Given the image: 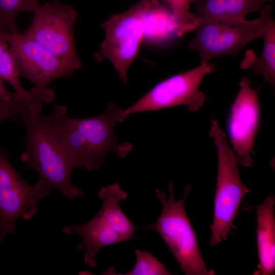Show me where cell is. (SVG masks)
<instances>
[{"instance_id":"obj_1","label":"cell","mask_w":275,"mask_h":275,"mask_svg":"<svg viewBox=\"0 0 275 275\" xmlns=\"http://www.w3.org/2000/svg\"><path fill=\"white\" fill-rule=\"evenodd\" d=\"M122 109L109 103L106 111L99 115L74 118L67 115L63 105H54L49 114L63 148L74 168L96 171L105 162L107 154L115 151L119 157L130 151L129 143L121 144L114 128L122 122Z\"/></svg>"},{"instance_id":"obj_2","label":"cell","mask_w":275,"mask_h":275,"mask_svg":"<svg viewBox=\"0 0 275 275\" xmlns=\"http://www.w3.org/2000/svg\"><path fill=\"white\" fill-rule=\"evenodd\" d=\"M43 103L29 102L20 113L25 128L24 151L20 160L25 168L38 174L37 182L50 193L57 189L67 199L81 197L83 191L73 184L71 174L74 169L58 137L49 115H42Z\"/></svg>"},{"instance_id":"obj_3","label":"cell","mask_w":275,"mask_h":275,"mask_svg":"<svg viewBox=\"0 0 275 275\" xmlns=\"http://www.w3.org/2000/svg\"><path fill=\"white\" fill-rule=\"evenodd\" d=\"M103 205L96 215L82 225L70 224L63 227L67 235L75 234L81 239L77 246L85 251L84 262L89 267L96 266V256L101 248L130 239H137L134 234L137 227L121 210L119 203L125 200L127 194L118 183L103 187L98 194Z\"/></svg>"},{"instance_id":"obj_4","label":"cell","mask_w":275,"mask_h":275,"mask_svg":"<svg viewBox=\"0 0 275 275\" xmlns=\"http://www.w3.org/2000/svg\"><path fill=\"white\" fill-rule=\"evenodd\" d=\"M190 188V185L185 187L180 201L174 198L172 182L169 183V197L163 191L156 189V197L162 206V211L156 222L144 228L154 230L160 236L185 274H215L213 269L208 270L206 267L195 232L185 210L184 203Z\"/></svg>"},{"instance_id":"obj_5","label":"cell","mask_w":275,"mask_h":275,"mask_svg":"<svg viewBox=\"0 0 275 275\" xmlns=\"http://www.w3.org/2000/svg\"><path fill=\"white\" fill-rule=\"evenodd\" d=\"M209 134L216 148L218 164L213 219L210 227L209 244L214 246L227 239L242 198L251 191L242 184L238 169V158L214 119L211 120Z\"/></svg>"},{"instance_id":"obj_6","label":"cell","mask_w":275,"mask_h":275,"mask_svg":"<svg viewBox=\"0 0 275 275\" xmlns=\"http://www.w3.org/2000/svg\"><path fill=\"white\" fill-rule=\"evenodd\" d=\"M159 4L157 0H141L101 24L105 38L93 57L98 62L109 60L124 84L128 69L138 54L147 18Z\"/></svg>"},{"instance_id":"obj_7","label":"cell","mask_w":275,"mask_h":275,"mask_svg":"<svg viewBox=\"0 0 275 275\" xmlns=\"http://www.w3.org/2000/svg\"><path fill=\"white\" fill-rule=\"evenodd\" d=\"M24 34L75 71L81 67L74 38L78 17L75 8L59 0H49L34 12Z\"/></svg>"},{"instance_id":"obj_8","label":"cell","mask_w":275,"mask_h":275,"mask_svg":"<svg viewBox=\"0 0 275 275\" xmlns=\"http://www.w3.org/2000/svg\"><path fill=\"white\" fill-rule=\"evenodd\" d=\"M214 66L208 62L173 75L156 84L134 104L121 111L124 121L136 113L154 111L184 105L190 112L199 110L204 104L205 94L199 87L204 77L212 72Z\"/></svg>"},{"instance_id":"obj_9","label":"cell","mask_w":275,"mask_h":275,"mask_svg":"<svg viewBox=\"0 0 275 275\" xmlns=\"http://www.w3.org/2000/svg\"><path fill=\"white\" fill-rule=\"evenodd\" d=\"M196 34L187 45L198 52L201 63L212 58L237 56L250 41L261 37L263 28L259 17L252 20L230 21L198 19Z\"/></svg>"},{"instance_id":"obj_10","label":"cell","mask_w":275,"mask_h":275,"mask_svg":"<svg viewBox=\"0 0 275 275\" xmlns=\"http://www.w3.org/2000/svg\"><path fill=\"white\" fill-rule=\"evenodd\" d=\"M49 193L39 184H28L10 163L0 145V238L13 233L19 218L28 221L38 212L39 202Z\"/></svg>"},{"instance_id":"obj_11","label":"cell","mask_w":275,"mask_h":275,"mask_svg":"<svg viewBox=\"0 0 275 275\" xmlns=\"http://www.w3.org/2000/svg\"><path fill=\"white\" fill-rule=\"evenodd\" d=\"M0 37L9 43L23 77L39 90L47 89L53 80L72 76L74 70L25 34L1 31Z\"/></svg>"},{"instance_id":"obj_12","label":"cell","mask_w":275,"mask_h":275,"mask_svg":"<svg viewBox=\"0 0 275 275\" xmlns=\"http://www.w3.org/2000/svg\"><path fill=\"white\" fill-rule=\"evenodd\" d=\"M251 80L242 77L239 82L240 89L231 106L228 123V133L233 150L239 163L251 167L254 139L260 121V107L258 97L259 88L254 90Z\"/></svg>"},{"instance_id":"obj_13","label":"cell","mask_w":275,"mask_h":275,"mask_svg":"<svg viewBox=\"0 0 275 275\" xmlns=\"http://www.w3.org/2000/svg\"><path fill=\"white\" fill-rule=\"evenodd\" d=\"M274 203V197L269 195L262 203L256 207L259 263L254 274H273L275 270Z\"/></svg>"},{"instance_id":"obj_14","label":"cell","mask_w":275,"mask_h":275,"mask_svg":"<svg viewBox=\"0 0 275 275\" xmlns=\"http://www.w3.org/2000/svg\"><path fill=\"white\" fill-rule=\"evenodd\" d=\"M271 5H263L259 9V17L262 28L264 46L262 53L256 56L254 51L247 50L242 60L240 67L252 69L272 85L275 83V22L270 13Z\"/></svg>"},{"instance_id":"obj_15","label":"cell","mask_w":275,"mask_h":275,"mask_svg":"<svg viewBox=\"0 0 275 275\" xmlns=\"http://www.w3.org/2000/svg\"><path fill=\"white\" fill-rule=\"evenodd\" d=\"M273 0H193L194 17L230 21H242L267 2Z\"/></svg>"},{"instance_id":"obj_16","label":"cell","mask_w":275,"mask_h":275,"mask_svg":"<svg viewBox=\"0 0 275 275\" xmlns=\"http://www.w3.org/2000/svg\"><path fill=\"white\" fill-rule=\"evenodd\" d=\"M16 61L8 42L0 37V78L14 89V99L18 101L46 103V97L35 88L26 90L20 81Z\"/></svg>"},{"instance_id":"obj_17","label":"cell","mask_w":275,"mask_h":275,"mask_svg":"<svg viewBox=\"0 0 275 275\" xmlns=\"http://www.w3.org/2000/svg\"><path fill=\"white\" fill-rule=\"evenodd\" d=\"M38 0H0V23L3 31L18 33L16 19L21 12H33L40 6Z\"/></svg>"},{"instance_id":"obj_18","label":"cell","mask_w":275,"mask_h":275,"mask_svg":"<svg viewBox=\"0 0 275 275\" xmlns=\"http://www.w3.org/2000/svg\"><path fill=\"white\" fill-rule=\"evenodd\" d=\"M136 262L133 268L125 273H119L113 267L107 268L102 274L112 275H170L172 273L151 253L134 250Z\"/></svg>"},{"instance_id":"obj_19","label":"cell","mask_w":275,"mask_h":275,"mask_svg":"<svg viewBox=\"0 0 275 275\" xmlns=\"http://www.w3.org/2000/svg\"><path fill=\"white\" fill-rule=\"evenodd\" d=\"M170 7L171 13L175 26V33L181 37L195 30L198 20L189 11V6L193 0H164Z\"/></svg>"},{"instance_id":"obj_20","label":"cell","mask_w":275,"mask_h":275,"mask_svg":"<svg viewBox=\"0 0 275 275\" xmlns=\"http://www.w3.org/2000/svg\"><path fill=\"white\" fill-rule=\"evenodd\" d=\"M3 81L0 78V99L10 101L14 99V93L8 90L5 87Z\"/></svg>"},{"instance_id":"obj_21","label":"cell","mask_w":275,"mask_h":275,"mask_svg":"<svg viewBox=\"0 0 275 275\" xmlns=\"http://www.w3.org/2000/svg\"><path fill=\"white\" fill-rule=\"evenodd\" d=\"M0 241H1V238H0Z\"/></svg>"}]
</instances>
